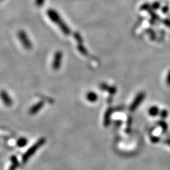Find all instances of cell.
Masks as SVG:
<instances>
[{"label": "cell", "mask_w": 170, "mask_h": 170, "mask_svg": "<svg viewBox=\"0 0 170 170\" xmlns=\"http://www.w3.org/2000/svg\"><path fill=\"white\" fill-rule=\"evenodd\" d=\"M27 140L26 138H21V139L18 141V145L19 147H24V145H26Z\"/></svg>", "instance_id": "cell-10"}, {"label": "cell", "mask_w": 170, "mask_h": 170, "mask_svg": "<svg viewBox=\"0 0 170 170\" xmlns=\"http://www.w3.org/2000/svg\"><path fill=\"white\" fill-rule=\"evenodd\" d=\"M78 48H79V52H80L81 53H82L83 55H87V52H86V50L85 49L84 47H83L81 45H79V46H78Z\"/></svg>", "instance_id": "cell-11"}, {"label": "cell", "mask_w": 170, "mask_h": 170, "mask_svg": "<svg viewBox=\"0 0 170 170\" xmlns=\"http://www.w3.org/2000/svg\"><path fill=\"white\" fill-rule=\"evenodd\" d=\"M160 114V116L162 118V119H166L168 116V112H167V111L163 110L160 112V114Z\"/></svg>", "instance_id": "cell-13"}, {"label": "cell", "mask_w": 170, "mask_h": 170, "mask_svg": "<svg viewBox=\"0 0 170 170\" xmlns=\"http://www.w3.org/2000/svg\"><path fill=\"white\" fill-rule=\"evenodd\" d=\"M158 124H159V126L162 128L163 131L164 132L166 131V129H167V126H166V124L165 122H164V121H159V122H158Z\"/></svg>", "instance_id": "cell-12"}, {"label": "cell", "mask_w": 170, "mask_h": 170, "mask_svg": "<svg viewBox=\"0 0 170 170\" xmlns=\"http://www.w3.org/2000/svg\"><path fill=\"white\" fill-rule=\"evenodd\" d=\"M148 112H149V114H150V116H156L159 114V110L158 107L156 106H154L150 107V109H149Z\"/></svg>", "instance_id": "cell-7"}, {"label": "cell", "mask_w": 170, "mask_h": 170, "mask_svg": "<svg viewBox=\"0 0 170 170\" xmlns=\"http://www.w3.org/2000/svg\"><path fill=\"white\" fill-rule=\"evenodd\" d=\"M145 97V94L144 92H140L137 94V96H135V99L133 100V103L131 104V105L130 106V111H134L135 109H137L139 106L141 104V103H143L144 99Z\"/></svg>", "instance_id": "cell-2"}, {"label": "cell", "mask_w": 170, "mask_h": 170, "mask_svg": "<svg viewBox=\"0 0 170 170\" xmlns=\"http://www.w3.org/2000/svg\"><path fill=\"white\" fill-rule=\"evenodd\" d=\"M87 99L91 102H94L97 99V95L94 92H89L87 94Z\"/></svg>", "instance_id": "cell-8"}, {"label": "cell", "mask_w": 170, "mask_h": 170, "mask_svg": "<svg viewBox=\"0 0 170 170\" xmlns=\"http://www.w3.org/2000/svg\"><path fill=\"white\" fill-rule=\"evenodd\" d=\"M164 142H165V143L166 144V145H169L170 146V138H167V139H166Z\"/></svg>", "instance_id": "cell-16"}, {"label": "cell", "mask_w": 170, "mask_h": 170, "mask_svg": "<svg viewBox=\"0 0 170 170\" xmlns=\"http://www.w3.org/2000/svg\"><path fill=\"white\" fill-rule=\"evenodd\" d=\"M43 104H44V103L42 101H41V102H39V103H38L37 104H36L34 106H33L30 110L31 114H36V113L39 112V111L41 109V108L43 106Z\"/></svg>", "instance_id": "cell-6"}, {"label": "cell", "mask_w": 170, "mask_h": 170, "mask_svg": "<svg viewBox=\"0 0 170 170\" xmlns=\"http://www.w3.org/2000/svg\"><path fill=\"white\" fill-rule=\"evenodd\" d=\"M111 114V110H109L106 113V115H105V119H104V124L106 126H109V121H110V115Z\"/></svg>", "instance_id": "cell-9"}, {"label": "cell", "mask_w": 170, "mask_h": 170, "mask_svg": "<svg viewBox=\"0 0 170 170\" xmlns=\"http://www.w3.org/2000/svg\"><path fill=\"white\" fill-rule=\"evenodd\" d=\"M45 143V140L44 139H41L40 140H39V141L36 143L35 145H33L32 147H31L30 149H29V150L27 151L25 153V155H24L23 156V161L24 162H26V161L28 160V159L29 158V157H31V156H32L33 155H34V153H35V152L36 150H38V149L41 146V145H43Z\"/></svg>", "instance_id": "cell-1"}, {"label": "cell", "mask_w": 170, "mask_h": 170, "mask_svg": "<svg viewBox=\"0 0 170 170\" xmlns=\"http://www.w3.org/2000/svg\"><path fill=\"white\" fill-rule=\"evenodd\" d=\"M0 96H1V100L3 101L4 104L6 106H11L12 104V101L9 96L8 94L4 91H1L0 92Z\"/></svg>", "instance_id": "cell-5"}, {"label": "cell", "mask_w": 170, "mask_h": 170, "mask_svg": "<svg viewBox=\"0 0 170 170\" xmlns=\"http://www.w3.org/2000/svg\"><path fill=\"white\" fill-rule=\"evenodd\" d=\"M166 84L168 86H170V70L168 72L167 76H166Z\"/></svg>", "instance_id": "cell-14"}, {"label": "cell", "mask_w": 170, "mask_h": 170, "mask_svg": "<svg viewBox=\"0 0 170 170\" xmlns=\"http://www.w3.org/2000/svg\"><path fill=\"white\" fill-rule=\"evenodd\" d=\"M159 140V138H157V137H155V136H154L153 137V139L152 140V143H157Z\"/></svg>", "instance_id": "cell-15"}, {"label": "cell", "mask_w": 170, "mask_h": 170, "mask_svg": "<svg viewBox=\"0 0 170 170\" xmlns=\"http://www.w3.org/2000/svg\"><path fill=\"white\" fill-rule=\"evenodd\" d=\"M62 53L61 52H57L55 53L54 60H53V67L55 70H58L60 67V64H61L62 60Z\"/></svg>", "instance_id": "cell-4"}, {"label": "cell", "mask_w": 170, "mask_h": 170, "mask_svg": "<svg viewBox=\"0 0 170 170\" xmlns=\"http://www.w3.org/2000/svg\"><path fill=\"white\" fill-rule=\"evenodd\" d=\"M19 37L21 42L22 43L24 46L25 47L26 49H31V47H32V45H31V41H29V38L27 37L26 33L24 32V31H20V32L19 33Z\"/></svg>", "instance_id": "cell-3"}]
</instances>
